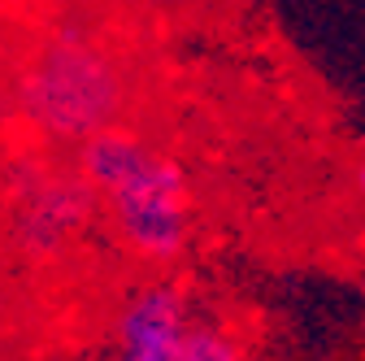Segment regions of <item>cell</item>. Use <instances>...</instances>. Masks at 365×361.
Segmentation results:
<instances>
[{
    "label": "cell",
    "mask_w": 365,
    "mask_h": 361,
    "mask_svg": "<svg viewBox=\"0 0 365 361\" xmlns=\"http://www.w3.org/2000/svg\"><path fill=\"white\" fill-rule=\"evenodd\" d=\"M74 166L109 231L135 261L153 270L182 261L196 235V200L187 166L165 144L126 122L83 140Z\"/></svg>",
    "instance_id": "6da1fadb"
},
{
    "label": "cell",
    "mask_w": 365,
    "mask_h": 361,
    "mask_svg": "<svg viewBox=\"0 0 365 361\" xmlns=\"http://www.w3.org/2000/svg\"><path fill=\"white\" fill-rule=\"evenodd\" d=\"M18 109L53 144L83 140L130 122L135 83L122 53L91 26L61 22L31 44L18 70Z\"/></svg>",
    "instance_id": "7a4b0ae2"
},
{
    "label": "cell",
    "mask_w": 365,
    "mask_h": 361,
    "mask_svg": "<svg viewBox=\"0 0 365 361\" xmlns=\"http://www.w3.org/2000/svg\"><path fill=\"white\" fill-rule=\"evenodd\" d=\"M0 213H5L9 240L31 257H61L101 218L96 196L83 183L78 166L61 170V166H35V161L5 178Z\"/></svg>",
    "instance_id": "3957f363"
},
{
    "label": "cell",
    "mask_w": 365,
    "mask_h": 361,
    "mask_svg": "<svg viewBox=\"0 0 365 361\" xmlns=\"http://www.w3.org/2000/svg\"><path fill=\"white\" fill-rule=\"evenodd\" d=\"M196 305L187 292L153 279L126 292L113 313V361H182Z\"/></svg>",
    "instance_id": "277c9868"
},
{
    "label": "cell",
    "mask_w": 365,
    "mask_h": 361,
    "mask_svg": "<svg viewBox=\"0 0 365 361\" xmlns=\"http://www.w3.org/2000/svg\"><path fill=\"white\" fill-rule=\"evenodd\" d=\"M182 361H244V344L222 318L196 313L192 331H187V348H182Z\"/></svg>",
    "instance_id": "5b68a950"
}]
</instances>
